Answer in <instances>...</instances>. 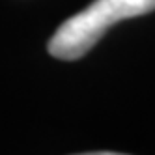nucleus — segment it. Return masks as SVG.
I'll list each match as a JSON object with an SVG mask.
<instances>
[{"label":"nucleus","instance_id":"obj_1","mask_svg":"<svg viewBox=\"0 0 155 155\" xmlns=\"http://www.w3.org/2000/svg\"><path fill=\"white\" fill-rule=\"evenodd\" d=\"M153 9L155 0H94L58 26L49 41V52L58 60H79L112 25Z\"/></svg>","mask_w":155,"mask_h":155}]
</instances>
